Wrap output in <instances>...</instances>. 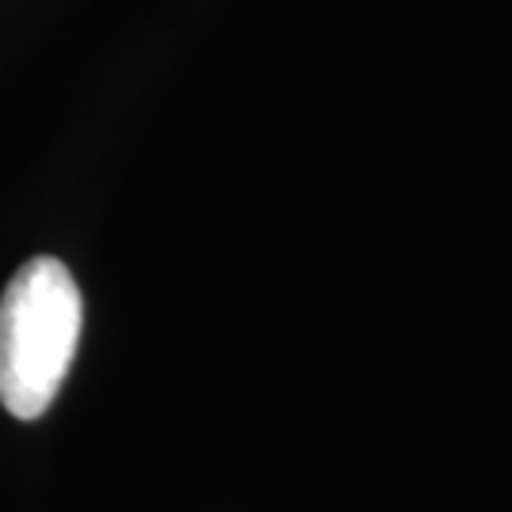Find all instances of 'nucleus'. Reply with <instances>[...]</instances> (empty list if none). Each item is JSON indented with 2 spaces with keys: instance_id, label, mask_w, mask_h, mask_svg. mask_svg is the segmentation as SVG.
<instances>
[{
  "instance_id": "1",
  "label": "nucleus",
  "mask_w": 512,
  "mask_h": 512,
  "mask_svg": "<svg viewBox=\"0 0 512 512\" xmlns=\"http://www.w3.org/2000/svg\"><path fill=\"white\" fill-rule=\"evenodd\" d=\"M84 300L57 258H31L0 296V403L12 418L46 414L69 376Z\"/></svg>"
}]
</instances>
